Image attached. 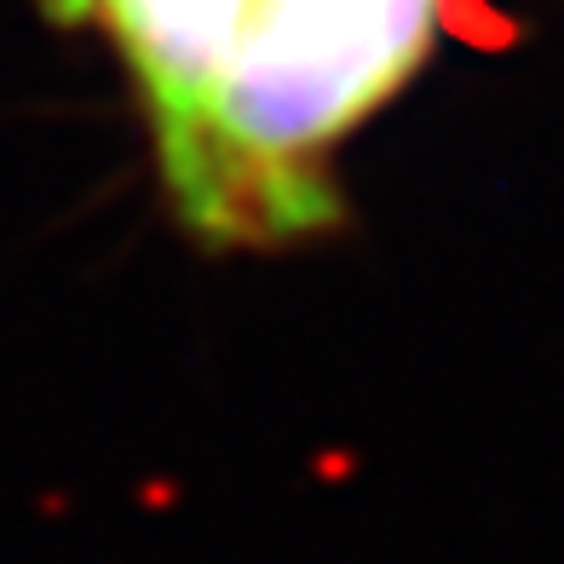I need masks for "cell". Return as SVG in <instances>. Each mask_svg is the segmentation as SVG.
<instances>
[{
	"label": "cell",
	"mask_w": 564,
	"mask_h": 564,
	"mask_svg": "<svg viewBox=\"0 0 564 564\" xmlns=\"http://www.w3.org/2000/svg\"><path fill=\"white\" fill-rule=\"evenodd\" d=\"M139 98L150 167L208 253L335 230L340 156L415 82L449 0H69Z\"/></svg>",
	"instance_id": "obj_1"
}]
</instances>
